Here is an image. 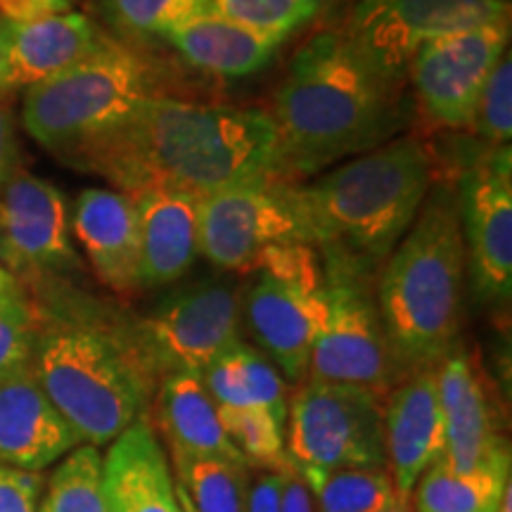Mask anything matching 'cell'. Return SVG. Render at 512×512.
I'll return each instance as SVG.
<instances>
[{
  "instance_id": "f546056e",
  "label": "cell",
  "mask_w": 512,
  "mask_h": 512,
  "mask_svg": "<svg viewBox=\"0 0 512 512\" xmlns=\"http://www.w3.org/2000/svg\"><path fill=\"white\" fill-rule=\"evenodd\" d=\"M228 439L238 448L247 467L280 472L290 467L285 451V425L261 408H223L219 406Z\"/></svg>"
},
{
  "instance_id": "60d3db41",
  "label": "cell",
  "mask_w": 512,
  "mask_h": 512,
  "mask_svg": "<svg viewBox=\"0 0 512 512\" xmlns=\"http://www.w3.org/2000/svg\"><path fill=\"white\" fill-rule=\"evenodd\" d=\"M22 290V285L12 278V273L5 266H0V292H15Z\"/></svg>"
},
{
  "instance_id": "b9f144b4",
  "label": "cell",
  "mask_w": 512,
  "mask_h": 512,
  "mask_svg": "<svg viewBox=\"0 0 512 512\" xmlns=\"http://www.w3.org/2000/svg\"><path fill=\"white\" fill-rule=\"evenodd\" d=\"M380 512H413V510L408 503H396V505H392V508H384Z\"/></svg>"
},
{
  "instance_id": "3957f363",
  "label": "cell",
  "mask_w": 512,
  "mask_h": 512,
  "mask_svg": "<svg viewBox=\"0 0 512 512\" xmlns=\"http://www.w3.org/2000/svg\"><path fill=\"white\" fill-rule=\"evenodd\" d=\"M465 275L456 185L437 181L375 278L377 311L403 377L437 368L458 344Z\"/></svg>"
},
{
  "instance_id": "4fadbf2b",
  "label": "cell",
  "mask_w": 512,
  "mask_h": 512,
  "mask_svg": "<svg viewBox=\"0 0 512 512\" xmlns=\"http://www.w3.org/2000/svg\"><path fill=\"white\" fill-rule=\"evenodd\" d=\"M508 48L510 19L422 43L406 69L420 110L439 126L470 128L486 81Z\"/></svg>"
},
{
  "instance_id": "52a82bcc",
  "label": "cell",
  "mask_w": 512,
  "mask_h": 512,
  "mask_svg": "<svg viewBox=\"0 0 512 512\" xmlns=\"http://www.w3.org/2000/svg\"><path fill=\"white\" fill-rule=\"evenodd\" d=\"M323 290L306 380L351 384L387 396L396 366L375 299L377 273L337 249H318Z\"/></svg>"
},
{
  "instance_id": "8992f818",
  "label": "cell",
  "mask_w": 512,
  "mask_h": 512,
  "mask_svg": "<svg viewBox=\"0 0 512 512\" xmlns=\"http://www.w3.org/2000/svg\"><path fill=\"white\" fill-rule=\"evenodd\" d=\"M155 95L150 64L136 50L107 38L72 69L24 91L22 124L38 145L74 166Z\"/></svg>"
},
{
  "instance_id": "e575fe53",
  "label": "cell",
  "mask_w": 512,
  "mask_h": 512,
  "mask_svg": "<svg viewBox=\"0 0 512 512\" xmlns=\"http://www.w3.org/2000/svg\"><path fill=\"white\" fill-rule=\"evenodd\" d=\"M43 479L38 472L0 465V512H41L38 491Z\"/></svg>"
},
{
  "instance_id": "f1b7e54d",
  "label": "cell",
  "mask_w": 512,
  "mask_h": 512,
  "mask_svg": "<svg viewBox=\"0 0 512 512\" xmlns=\"http://www.w3.org/2000/svg\"><path fill=\"white\" fill-rule=\"evenodd\" d=\"M46 512H110L105 494V460L98 446L81 444L57 465L48 482Z\"/></svg>"
},
{
  "instance_id": "7c38bea8",
  "label": "cell",
  "mask_w": 512,
  "mask_h": 512,
  "mask_svg": "<svg viewBox=\"0 0 512 512\" xmlns=\"http://www.w3.org/2000/svg\"><path fill=\"white\" fill-rule=\"evenodd\" d=\"M467 275L484 304L512 297V150L486 147L456 185Z\"/></svg>"
},
{
  "instance_id": "4dcf8cb0",
  "label": "cell",
  "mask_w": 512,
  "mask_h": 512,
  "mask_svg": "<svg viewBox=\"0 0 512 512\" xmlns=\"http://www.w3.org/2000/svg\"><path fill=\"white\" fill-rule=\"evenodd\" d=\"M110 22L126 36L159 38L190 19L211 12V0H102Z\"/></svg>"
},
{
  "instance_id": "6da1fadb",
  "label": "cell",
  "mask_w": 512,
  "mask_h": 512,
  "mask_svg": "<svg viewBox=\"0 0 512 512\" xmlns=\"http://www.w3.org/2000/svg\"><path fill=\"white\" fill-rule=\"evenodd\" d=\"M74 166L107 178L124 195L178 188L207 197L280 178L278 133L266 110L155 95Z\"/></svg>"
},
{
  "instance_id": "ac0fdd59",
  "label": "cell",
  "mask_w": 512,
  "mask_h": 512,
  "mask_svg": "<svg viewBox=\"0 0 512 512\" xmlns=\"http://www.w3.org/2000/svg\"><path fill=\"white\" fill-rule=\"evenodd\" d=\"M140 235V290L174 285L200 256V197L178 188L128 195Z\"/></svg>"
},
{
  "instance_id": "cb8c5ba5",
  "label": "cell",
  "mask_w": 512,
  "mask_h": 512,
  "mask_svg": "<svg viewBox=\"0 0 512 512\" xmlns=\"http://www.w3.org/2000/svg\"><path fill=\"white\" fill-rule=\"evenodd\" d=\"M155 415L171 456L219 458L245 465L240 451L228 439L219 406L200 377L183 373L166 375L159 384Z\"/></svg>"
},
{
  "instance_id": "83f0119b",
  "label": "cell",
  "mask_w": 512,
  "mask_h": 512,
  "mask_svg": "<svg viewBox=\"0 0 512 512\" xmlns=\"http://www.w3.org/2000/svg\"><path fill=\"white\" fill-rule=\"evenodd\" d=\"M299 472V470H297ZM318 512H380L401 501L387 467H347L332 472H299Z\"/></svg>"
},
{
  "instance_id": "603a6c76",
  "label": "cell",
  "mask_w": 512,
  "mask_h": 512,
  "mask_svg": "<svg viewBox=\"0 0 512 512\" xmlns=\"http://www.w3.org/2000/svg\"><path fill=\"white\" fill-rule=\"evenodd\" d=\"M190 67L223 79H242L266 67L283 46V38L259 34L219 12H204L164 36Z\"/></svg>"
},
{
  "instance_id": "74e56055",
  "label": "cell",
  "mask_w": 512,
  "mask_h": 512,
  "mask_svg": "<svg viewBox=\"0 0 512 512\" xmlns=\"http://www.w3.org/2000/svg\"><path fill=\"white\" fill-rule=\"evenodd\" d=\"M280 489H283V470L261 475L249 489L245 512H280Z\"/></svg>"
},
{
  "instance_id": "4316f807",
  "label": "cell",
  "mask_w": 512,
  "mask_h": 512,
  "mask_svg": "<svg viewBox=\"0 0 512 512\" xmlns=\"http://www.w3.org/2000/svg\"><path fill=\"white\" fill-rule=\"evenodd\" d=\"M508 484L510 470L460 475L437 463L415 484V512H496Z\"/></svg>"
},
{
  "instance_id": "277c9868",
  "label": "cell",
  "mask_w": 512,
  "mask_h": 512,
  "mask_svg": "<svg viewBox=\"0 0 512 512\" xmlns=\"http://www.w3.org/2000/svg\"><path fill=\"white\" fill-rule=\"evenodd\" d=\"M434 185V162L422 140L399 136L297 183V200L316 249H337L380 271L418 219Z\"/></svg>"
},
{
  "instance_id": "9c48e42d",
  "label": "cell",
  "mask_w": 512,
  "mask_h": 512,
  "mask_svg": "<svg viewBox=\"0 0 512 512\" xmlns=\"http://www.w3.org/2000/svg\"><path fill=\"white\" fill-rule=\"evenodd\" d=\"M245 294V320L264 354L287 382H304L320 316L318 249L280 245L261 254Z\"/></svg>"
},
{
  "instance_id": "ffe728a7",
  "label": "cell",
  "mask_w": 512,
  "mask_h": 512,
  "mask_svg": "<svg viewBox=\"0 0 512 512\" xmlns=\"http://www.w3.org/2000/svg\"><path fill=\"white\" fill-rule=\"evenodd\" d=\"M76 446L79 437L55 411L31 366L0 380V465L38 472Z\"/></svg>"
},
{
  "instance_id": "ba28073f",
  "label": "cell",
  "mask_w": 512,
  "mask_h": 512,
  "mask_svg": "<svg viewBox=\"0 0 512 512\" xmlns=\"http://www.w3.org/2000/svg\"><path fill=\"white\" fill-rule=\"evenodd\" d=\"M384 399L370 389L320 380L299 382L285 420V451L294 470L332 472L387 467Z\"/></svg>"
},
{
  "instance_id": "7402d4cb",
  "label": "cell",
  "mask_w": 512,
  "mask_h": 512,
  "mask_svg": "<svg viewBox=\"0 0 512 512\" xmlns=\"http://www.w3.org/2000/svg\"><path fill=\"white\" fill-rule=\"evenodd\" d=\"M105 494L110 512H183L169 456L147 415L112 441L105 458Z\"/></svg>"
},
{
  "instance_id": "484cf974",
  "label": "cell",
  "mask_w": 512,
  "mask_h": 512,
  "mask_svg": "<svg viewBox=\"0 0 512 512\" xmlns=\"http://www.w3.org/2000/svg\"><path fill=\"white\" fill-rule=\"evenodd\" d=\"M183 512H245L249 467L219 458L171 456Z\"/></svg>"
},
{
  "instance_id": "30bf717a",
  "label": "cell",
  "mask_w": 512,
  "mask_h": 512,
  "mask_svg": "<svg viewBox=\"0 0 512 512\" xmlns=\"http://www.w3.org/2000/svg\"><path fill=\"white\" fill-rule=\"evenodd\" d=\"M240 318V292L223 280H204L164 297L128 337L152 375L202 377L240 342Z\"/></svg>"
},
{
  "instance_id": "8d00e7d4",
  "label": "cell",
  "mask_w": 512,
  "mask_h": 512,
  "mask_svg": "<svg viewBox=\"0 0 512 512\" xmlns=\"http://www.w3.org/2000/svg\"><path fill=\"white\" fill-rule=\"evenodd\" d=\"M76 0H0V19L8 22H29L46 15L72 12Z\"/></svg>"
},
{
  "instance_id": "44dd1931",
  "label": "cell",
  "mask_w": 512,
  "mask_h": 512,
  "mask_svg": "<svg viewBox=\"0 0 512 512\" xmlns=\"http://www.w3.org/2000/svg\"><path fill=\"white\" fill-rule=\"evenodd\" d=\"M5 57H8L10 91L38 86L67 72L93 55L107 41L105 31L81 12H60L29 22L3 19Z\"/></svg>"
},
{
  "instance_id": "7a4b0ae2",
  "label": "cell",
  "mask_w": 512,
  "mask_h": 512,
  "mask_svg": "<svg viewBox=\"0 0 512 512\" xmlns=\"http://www.w3.org/2000/svg\"><path fill=\"white\" fill-rule=\"evenodd\" d=\"M280 178L299 183L399 138L403 79L382 72L344 31L309 38L273 95Z\"/></svg>"
},
{
  "instance_id": "9a60e30c",
  "label": "cell",
  "mask_w": 512,
  "mask_h": 512,
  "mask_svg": "<svg viewBox=\"0 0 512 512\" xmlns=\"http://www.w3.org/2000/svg\"><path fill=\"white\" fill-rule=\"evenodd\" d=\"M0 266L17 283H48L81 268L67 197L46 178L19 171L0 192Z\"/></svg>"
},
{
  "instance_id": "d6986e66",
  "label": "cell",
  "mask_w": 512,
  "mask_h": 512,
  "mask_svg": "<svg viewBox=\"0 0 512 512\" xmlns=\"http://www.w3.org/2000/svg\"><path fill=\"white\" fill-rule=\"evenodd\" d=\"M69 223L102 285L117 294L140 290V235L131 197L119 190H83Z\"/></svg>"
},
{
  "instance_id": "ab89813d",
  "label": "cell",
  "mask_w": 512,
  "mask_h": 512,
  "mask_svg": "<svg viewBox=\"0 0 512 512\" xmlns=\"http://www.w3.org/2000/svg\"><path fill=\"white\" fill-rule=\"evenodd\" d=\"M3 24V19H0ZM12 93L10 91V76H8V57H5V43H3V29H0V95Z\"/></svg>"
},
{
  "instance_id": "7bdbcfd3",
  "label": "cell",
  "mask_w": 512,
  "mask_h": 512,
  "mask_svg": "<svg viewBox=\"0 0 512 512\" xmlns=\"http://www.w3.org/2000/svg\"><path fill=\"white\" fill-rule=\"evenodd\" d=\"M41 512H46V510H43V508H41Z\"/></svg>"
},
{
  "instance_id": "d590c367",
  "label": "cell",
  "mask_w": 512,
  "mask_h": 512,
  "mask_svg": "<svg viewBox=\"0 0 512 512\" xmlns=\"http://www.w3.org/2000/svg\"><path fill=\"white\" fill-rule=\"evenodd\" d=\"M22 171V147H19L15 119L8 107L0 105V192Z\"/></svg>"
},
{
  "instance_id": "5bb4252c",
  "label": "cell",
  "mask_w": 512,
  "mask_h": 512,
  "mask_svg": "<svg viewBox=\"0 0 512 512\" xmlns=\"http://www.w3.org/2000/svg\"><path fill=\"white\" fill-rule=\"evenodd\" d=\"M510 19V0H358L344 31L382 72L406 79L422 43Z\"/></svg>"
},
{
  "instance_id": "8fae6325",
  "label": "cell",
  "mask_w": 512,
  "mask_h": 512,
  "mask_svg": "<svg viewBox=\"0 0 512 512\" xmlns=\"http://www.w3.org/2000/svg\"><path fill=\"white\" fill-rule=\"evenodd\" d=\"M280 245H311L297 183L264 178L200 197V254L221 271H252Z\"/></svg>"
},
{
  "instance_id": "d4e9b609",
  "label": "cell",
  "mask_w": 512,
  "mask_h": 512,
  "mask_svg": "<svg viewBox=\"0 0 512 512\" xmlns=\"http://www.w3.org/2000/svg\"><path fill=\"white\" fill-rule=\"evenodd\" d=\"M200 380L216 406L223 408H261L275 420H287V382L275 363L261 349L240 342L230 347L204 370Z\"/></svg>"
},
{
  "instance_id": "1f68e13d",
  "label": "cell",
  "mask_w": 512,
  "mask_h": 512,
  "mask_svg": "<svg viewBox=\"0 0 512 512\" xmlns=\"http://www.w3.org/2000/svg\"><path fill=\"white\" fill-rule=\"evenodd\" d=\"M320 5L323 0H211V8L219 15L283 41L309 24Z\"/></svg>"
},
{
  "instance_id": "e0dca14e",
  "label": "cell",
  "mask_w": 512,
  "mask_h": 512,
  "mask_svg": "<svg viewBox=\"0 0 512 512\" xmlns=\"http://www.w3.org/2000/svg\"><path fill=\"white\" fill-rule=\"evenodd\" d=\"M384 460L401 501H411L418 479L444 453V418L434 368L415 370L394 384L382 413Z\"/></svg>"
},
{
  "instance_id": "836d02e7",
  "label": "cell",
  "mask_w": 512,
  "mask_h": 512,
  "mask_svg": "<svg viewBox=\"0 0 512 512\" xmlns=\"http://www.w3.org/2000/svg\"><path fill=\"white\" fill-rule=\"evenodd\" d=\"M470 128L484 140L486 147L510 145L512 136V62L510 53L498 62L494 74L486 81L482 98L477 102Z\"/></svg>"
},
{
  "instance_id": "2e32d148",
  "label": "cell",
  "mask_w": 512,
  "mask_h": 512,
  "mask_svg": "<svg viewBox=\"0 0 512 512\" xmlns=\"http://www.w3.org/2000/svg\"><path fill=\"white\" fill-rule=\"evenodd\" d=\"M444 418V453L439 465L451 472L510 470L508 441L484 375L456 344L434 368Z\"/></svg>"
},
{
  "instance_id": "f35d334b",
  "label": "cell",
  "mask_w": 512,
  "mask_h": 512,
  "mask_svg": "<svg viewBox=\"0 0 512 512\" xmlns=\"http://www.w3.org/2000/svg\"><path fill=\"white\" fill-rule=\"evenodd\" d=\"M280 512H316V503L304 477L294 467L283 470V489H280Z\"/></svg>"
},
{
  "instance_id": "d6a6232c",
  "label": "cell",
  "mask_w": 512,
  "mask_h": 512,
  "mask_svg": "<svg viewBox=\"0 0 512 512\" xmlns=\"http://www.w3.org/2000/svg\"><path fill=\"white\" fill-rule=\"evenodd\" d=\"M38 316L24 290L0 292V380L31 366Z\"/></svg>"
},
{
  "instance_id": "5b68a950",
  "label": "cell",
  "mask_w": 512,
  "mask_h": 512,
  "mask_svg": "<svg viewBox=\"0 0 512 512\" xmlns=\"http://www.w3.org/2000/svg\"><path fill=\"white\" fill-rule=\"evenodd\" d=\"M31 370L81 444H110L145 415L155 375L131 337L60 306L36 309Z\"/></svg>"
}]
</instances>
